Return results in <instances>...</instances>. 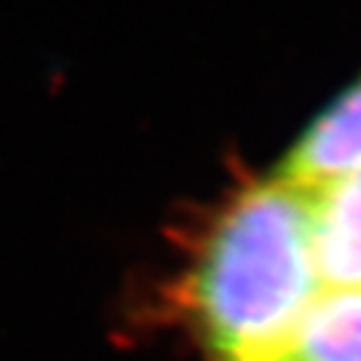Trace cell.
<instances>
[{"mask_svg":"<svg viewBox=\"0 0 361 361\" xmlns=\"http://www.w3.org/2000/svg\"><path fill=\"white\" fill-rule=\"evenodd\" d=\"M271 361H361V286L322 289Z\"/></svg>","mask_w":361,"mask_h":361,"instance_id":"obj_4","label":"cell"},{"mask_svg":"<svg viewBox=\"0 0 361 361\" xmlns=\"http://www.w3.org/2000/svg\"><path fill=\"white\" fill-rule=\"evenodd\" d=\"M319 295L310 190L271 174L201 222L153 313L182 326L201 361H271Z\"/></svg>","mask_w":361,"mask_h":361,"instance_id":"obj_1","label":"cell"},{"mask_svg":"<svg viewBox=\"0 0 361 361\" xmlns=\"http://www.w3.org/2000/svg\"><path fill=\"white\" fill-rule=\"evenodd\" d=\"M356 169H361V80L310 123L276 174L302 188H319Z\"/></svg>","mask_w":361,"mask_h":361,"instance_id":"obj_3","label":"cell"},{"mask_svg":"<svg viewBox=\"0 0 361 361\" xmlns=\"http://www.w3.org/2000/svg\"><path fill=\"white\" fill-rule=\"evenodd\" d=\"M308 190L322 289L361 286V169Z\"/></svg>","mask_w":361,"mask_h":361,"instance_id":"obj_2","label":"cell"}]
</instances>
